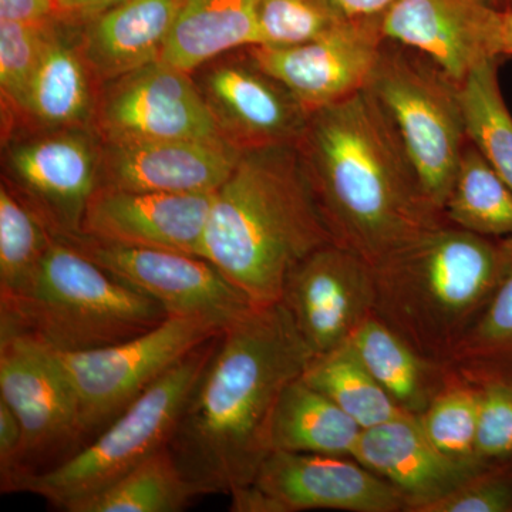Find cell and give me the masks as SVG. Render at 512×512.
Returning a JSON list of instances; mask_svg holds the SVG:
<instances>
[{
	"label": "cell",
	"instance_id": "1",
	"mask_svg": "<svg viewBox=\"0 0 512 512\" xmlns=\"http://www.w3.org/2000/svg\"><path fill=\"white\" fill-rule=\"evenodd\" d=\"M313 357L282 302L255 306L222 330L168 444L198 497L254 483L271 454L276 403Z\"/></svg>",
	"mask_w": 512,
	"mask_h": 512
},
{
	"label": "cell",
	"instance_id": "2",
	"mask_svg": "<svg viewBox=\"0 0 512 512\" xmlns=\"http://www.w3.org/2000/svg\"><path fill=\"white\" fill-rule=\"evenodd\" d=\"M296 146L333 241L370 265L447 222L369 90L313 111Z\"/></svg>",
	"mask_w": 512,
	"mask_h": 512
},
{
	"label": "cell",
	"instance_id": "3",
	"mask_svg": "<svg viewBox=\"0 0 512 512\" xmlns=\"http://www.w3.org/2000/svg\"><path fill=\"white\" fill-rule=\"evenodd\" d=\"M296 144L247 148L215 191L201 258L255 306L281 302L286 279L332 244Z\"/></svg>",
	"mask_w": 512,
	"mask_h": 512
},
{
	"label": "cell",
	"instance_id": "4",
	"mask_svg": "<svg viewBox=\"0 0 512 512\" xmlns=\"http://www.w3.org/2000/svg\"><path fill=\"white\" fill-rule=\"evenodd\" d=\"M504 262V238L444 222L373 265V313L423 355L448 363L493 295Z\"/></svg>",
	"mask_w": 512,
	"mask_h": 512
},
{
	"label": "cell",
	"instance_id": "5",
	"mask_svg": "<svg viewBox=\"0 0 512 512\" xmlns=\"http://www.w3.org/2000/svg\"><path fill=\"white\" fill-rule=\"evenodd\" d=\"M168 318L160 303L55 237L25 292L0 299V333H15L59 353L126 342Z\"/></svg>",
	"mask_w": 512,
	"mask_h": 512
},
{
	"label": "cell",
	"instance_id": "6",
	"mask_svg": "<svg viewBox=\"0 0 512 512\" xmlns=\"http://www.w3.org/2000/svg\"><path fill=\"white\" fill-rule=\"evenodd\" d=\"M218 336L168 370L73 457L45 473L23 477L12 493L37 495L57 510L73 512L77 505L167 448Z\"/></svg>",
	"mask_w": 512,
	"mask_h": 512
},
{
	"label": "cell",
	"instance_id": "7",
	"mask_svg": "<svg viewBox=\"0 0 512 512\" xmlns=\"http://www.w3.org/2000/svg\"><path fill=\"white\" fill-rule=\"evenodd\" d=\"M366 89L389 114L441 212L470 143L461 83L430 57L384 40Z\"/></svg>",
	"mask_w": 512,
	"mask_h": 512
},
{
	"label": "cell",
	"instance_id": "8",
	"mask_svg": "<svg viewBox=\"0 0 512 512\" xmlns=\"http://www.w3.org/2000/svg\"><path fill=\"white\" fill-rule=\"evenodd\" d=\"M222 330L197 316H168L156 328L117 345L56 352L76 400L84 446L168 370Z\"/></svg>",
	"mask_w": 512,
	"mask_h": 512
},
{
	"label": "cell",
	"instance_id": "9",
	"mask_svg": "<svg viewBox=\"0 0 512 512\" xmlns=\"http://www.w3.org/2000/svg\"><path fill=\"white\" fill-rule=\"evenodd\" d=\"M0 399L22 424L23 451L10 494L23 477L52 470L84 447L72 387L56 352L42 343L0 333Z\"/></svg>",
	"mask_w": 512,
	"mask_h": 512
},
{
	"label": "cell",
	"instance_id": "10",
	"mask_svg": "<svg viewBox=\"0 0 512 512\" xmlns=\"http://www.w3.org/2000/svg\"><path fill=\"white\" fill-rule=\"evenodd\" d=\"M234 512H407L402 491L352 457L272 451L254 483L229 495Z\"/></svg>",
	"mask_w": 512,
	"mask_h": 512
},
{
	"label": "cell",
	"instance_id": "11",
	"mask_svg": "<svg viewBox=\"0 0 512 512\" xmlns=\"http://www.w3.org/2000/svg\"><path fill=\"white\" fill-rule=\"evenodd\" d=\"M59 238L72 242L124 284L160 303L168 316H197L225 329L255 308L244 293L201 256L123 247L86 235Z\"/></svg>",
	"mask_w": 512,
	"mask_h": 512
},
{
	"label": "cell",
	"instance_id": "12",
	"mask_svg": "<svg viewBox=\"0 0 512 512\" xmlns=\"http://www.w3.org/2000/svg\"><path fill=\"white\" fill-rule=\"evenodd\" d=\"M96 120L106 143L222 137L191 73L161 60L107 82Z\"/></svg>",
	"mask_w": 512,
	"mask_h": 512
},
{
	"label": "cell",
	"instance_id": "13",
	"mask_svg": "<svg viewBox=\"0 0 512 512\" xmlns=\"http://www.w3.org/2000/svg\"><path fill=\"white\" fill-rule=\"evenodd\" d=\"M281 302L313 355H325L346 345L375 312L373 266L332 242L292 269Z\"/></svg>",
	"mask_w": 512,
	"mask_h": 512
},
{
	"label": "cell",
	"instance_id": "14",
	"mask_svg": "<svg viewBox=\"0 0 512 512\" xmlns=\"http://www.w3.org/2000/svg\"><path fill=\"white\" fill-rule=\"evenodd\" d=\"M382 20L350 18L311 42L247 50L264 72L313 113L366 89L384 42Z\"/></svg>",
	"mask_w": 512,
	"mask_h": 512
},
{
	"label": "cell",
	"instance_id": "15",
	"mask_svg": "<svg viewBox=\"0 0 512 512\" xmlns=\"http://www.w3.org/2000/svg\"><path fill=\"white\" fill-rule=\"evenodd\" d=\"M101 151L82 128L13 144L8 184L55 237L82 234L87 202L99 187Z\"/></svg>",
	"mask_w": 512,
	"mask_h": 512
},
{
	"label": "cell",
	"instance_id": "16",
	"mask_svg": "<svg viewBox=\"0 0 512 512\" xmlns=\"http://www.w3.org/2000/svg\"><path fill=\"white\" fill-rule=\"evenodd\" d=\"M207 64L197 84L222 137L242 150L298 144L311 113L254 62L247 47L244 56Z\"/></svg>",
	"mask_w": 512,
	"mask_h": 512
},
{
	"label": "cell",
	"instance_id": "17",
	"mask_svg": "<svg viewBox=\"0 0 512 512\" xmlns=\"http://www.w3.org/2000/svg\"><path fill=\"white\" fill-rule=\"evenodd\" d=\"M214 195L97 187L87 202L80 235L123 247L201 256Z\"/></svg>",
	"mask_w": 512,
	"mask_h": 512
},
{
	"label": "cell",
	"instance_id": "18",
	"mask_svg": "<svg viewBox=\"0 0 512 512\" xmlns=\"http://www.w3.org/2000/svg\"><path fill=\"white\" fill-rule=\"evenodd\" d=\"M242 153L224 137L106 143L99 187L171 194L215 192Z\"/></svg>",
	"mask_w": 512,
	"mask_h": 512
},
{
	"label": "cell",
	"instance_id": "19",
	"mask_svg": "<svg viewBox=\"0 0 512 512\" xmlns=\"http://www.w3.org/2000/svg\"><path fill=\"white\" fill-rule=\"evenodd\" d=\"M501 13L488 0H399L383 16L382 33L463 83L481 63L498 57Z\"/></svg>",
	"mask_w": 512,
	"mask_h": 512
},
{
	"label": "cell",
	"instance_id": "20",
	"mask_svg": "<svg viewBox=\"0 0 512 512\" xmlns=\"http://www.w3.org/2000/svg\"><path fill=\"white\" fill-rule=\"evenodd\" d=\"M352 458L402 491L407 512H419L484 467L441 453L410 414L362 430Z\"/></svg>",
	"mask_w": 512,
	"mask_h": 512
},
{
	"label": "cell",
	"instance_id": "21",
	"mask_svg": "<svg viewBox=\"0 0 512 512\" xmlns=\"http://www.w3.org/2000/svg\"><path fill=\"white\" fill-rule=\"evenodd\" d=\"M178 8L180 0H120L80 23L93 76L107 83L160 60Z\"/></svg>",
	"mask_w": 512,
	"mask_h": 512
},
{
	"label": "cell",
	"instance_id": "22",
	"mask_svg": "<svg viewBox=\"0 0 512 512\" xmlns=\"http://www.w3.org/2000/svg\"><path fill=\"white\" fill-rule=\"evenodd\" d=\"M348 343L384 392L410 416H420L457 376L448 363L423 355L375 313Z\"/></svg>",
	"mask_w": 512,
	"mask_h": 512
},
{
	"label": "cell",
	"instance_id": "23",
	"mask_svg": "<svg viewBox=\"0 0 512 512\" xmlns=\"http://www.w3.org/2000/svg\"><path fill=\"white\" fill-rule=\"evenodd\" d=\"M70 20L50 22L45 47L30 84L25 113L55 130L82 128L94 114L89 66L79 42L70 39Z\"/></svg>",
	"mask_w": 512,
	"mask_h": 512
},
{
	"label": "cell",
	"instance_id": "24",
	"mask_svg": "<svg viewBox=\"0 0 512 512\" xmlns=\"http://www.w3.org/2000/svg\"><path fill=\"white\" fill-rule=\"evenodd\" d=\"M261 0H180L161 62L192 73L234 49L255 45Z\"/></svg>",
	"mask_w": 512,
	"mask_h": 512
},
{
	"label": "cell",
	"instance_id": "25",
	"mask_svg": "<svg viewBox=\"0 0 512 512\" xmlns=\"http://www.w3.org/2000/svg\"><path fill=\"white\" fill-rule=\"evenodd\" d=\"M362 427L301 377L285 387L272 416V451L353 457Z\"/></svg>",
	"mask_w": 512,
	"mask_h": 512
},
{
	"label": "cell",
	"instance_id": "26",
	"mask_svg": "<svg viewBox=\"0 0 512 512\" xmlns=\"http://www.w3.org/2000/svg\"><path fill=\"white\" fill-rule=\"evenodd\" d=\"M443 215L448 224L487 238H512V188L468 143Z\"/></svg>",
	"mask_w": 512,
	"mask_h": 512
},
{
	"label": "cell",
	"instance_id": "27",
	"mask_svg": "<svg viewBox=\"0 0 512 512\" xmlns=\"http://www.w3.org/2000/svg\"><path fill=\"white\" fill-rule=\"evenodd\" d=\"M500 281L478 318L448 360L471 383L491 377L512 379V238H504Z\"/></svg>",
	"mask_w": 512,
	"mask_h": 512
},
{
	"label": "cell",
	"instance_id": "28",
	"mask_svg": "<svg viewBox=\"0 0 512 512\" xmlns=\"http://www.w3.org/2000/svg\"><path fill=\"white\" fill-rule=\"evenodd\" d=\"M302 379L332 400L362 430L407 414L384 392L349 343L313 357Z\"/></svg>",
	"mask_w": 512,
	"mask_h": 512
},
{
	"label": "cell",
	"instance_id": "29",
	"mask_svg": "<svg viewBox=\"0 0 512 512\" xmlns=\"http://www.w3.org/2000/svg\"><path fill=\"white\" fill-rule=\"evenodd\" d=\"M197 497L167 447L73 512H180Z\"/></svg>",
	"mask_w": 512,
	"mask_h": 512
},
{
	"label": "cell",
	"instance_id": "30",
	"mask_svg": "<svg viewBox=\"0 0 512 512\" xmlns=\"http://www.w3.org/2000/svg\"><path fill=\"white\" fill-rule=\"evenodd\" d=\"M500 59L487 60L461 83L468 140L512 188V116L498 80Z\"/></svg>",
	"mask_w": 512,
	"mask_h": 512
},
{
	"label": "cell",
	"instance_id": "31",
	"mask_svg": "<svg viewBox=\"0 0 512 512\" xmlns=\"http://www.w3.org/2000/svg\"><path fill=\"white\" fill-rule=\"evenodd\" d=\"M55 241L46 222L8 184L0 187V299L15 298L35 281Z\"/></svg>",
	"mask_w": 512,
	"mask_h": 512
},
{
	"label": "cell",
	"instance_id": "32",
	"mask_svg": "<svg viewBox=\"0 0 512 512\" xmlns=\"http://www.w3.org/2000/svg\"><path fill=\"white\" fill-rule=\"evenodd\" d=\"M478 397L477 384L457 375L417 416L421 430L441 453L473 466H481L476 458Z\"/></svg>",
	"mask_w": 512,
	"mask_h": 512
},
{
	"label": "cell",
	"instance_id": "33",
	"mask_svg": "<svg viewBox=\"0 0 512 512\" xmlns=\"http://www.w3.org/2000/svg\"><path fill=\"white\" fill-rule=\"evenodd\" d=\"M338 0H261L254 46L301 45L345 25Z\"/></svg>",
	"mask_w": 512,
	"mask_h": 512
},
{
	"label": "cell",
	"instance_id": "34",
	"mask_svg": "<svg viewBox=\"0 0 512 512\" xmlns=\"http://www.w3.org/2000/svg\"><path fill=\"white\" fill-rule=\"evenodd\" d=\"M52 20L40 25L0 22V87L3 99L20 113H25Z\"/></svg>",
	"mask_w": 512,
	"mask_h": 512
},
{
	"label": "cell",
	"instance_id": "35",
	"mask_svg": "<svg viewBox=\"0 0 512 512\" xmlns=\"http://www.w3.org/2000/svg\"><path fill=\"white\" fill-rule=\"evenodd\" d=\"M477 384L476 458L481 466L512 460V379L491 377Z\"/></svg>",
	"mask_w": 512,
	"mask_h": 512
},
{
	"label": "cell",
	"instance_id": "36",
	"mask_svg": "<svg viewBox=\"0 0 512 512\" xmlns=\"http://www.w3.org/2000/svg\"><path fill=\"white\" fill-rule=\"evenodd\" d=\"M419 512H512V460L481 467Z\"/></svg>",
	"mask_w": 512,
	"mask_h": 512
},
{
	"label": "cell",
	"instance_id": "37",
	"mask_svg": "<svg viewBox=\"0 0 512 512\" xmlns=\"http://www.w3.org/2000/svg\"><path fill=\"white\" fill-rule=\"evenodd\" d=\"M22 451V424L8 403L0 399V485L2 490L18 473Z\"/></svg>",
	"mask_w": 512,
	"mask_h": 512
},
{
	"label": "cell",
	"instance_id": "38",
	"mask_svg": "<svg viewBox=\"0 0 512 512\" xmlns=\"http://www.w3.org/2000/svg\"><path fill=\"white\" fill-rule=\"evenodd\" d=\"M56 16L55 0H0V22L40 25Z\"/></svg>",
	"mask_w": 512,
	"mask_h": 512
},
{
	"label": "cell",
	"instance_id": "39",
	"mask_svg": "<svg viewBox=\"0 0 512 512\" xmlns=\"http://www.w3.org/2000/svg\"><path fill=\"white\" fill-rule=\"evenodd\" d=\"M120 0H55L60 18L83 23Z\"/></svg>",
	"mask_w": 512,
	"mask_h": 512
},
{
	"label": "cell",
	"instance_id": "40",
	"mask_svg": "<svg viewBox=\"0 0 512 512\" xmlns=\"http://www.w3.org/2000/svg\"><path fill=\"white\" fill-rule=\"evenodd\" d=\"M399 0H338L349 18H383Z\"/></svg>",
	"mask_w": 512,
	"mask_h": 512
},
{
	"label": "cell",
	"instance_id": "41",
	"mask_svg": "<svg viewBox=\"0 0 512 512\" xmlns=\"http://www.w3.org/2000/svg\"><path fill=\"white\" fill-rule=\"evenodd\" d=\"M497 53L498 57L512 56V12L501 13Z\"/></svg>",
	"mask_w": 512,
	"mask_h": 512
},
{
	"label": "cell",
	"instance_id": "42",
	"mask_svg": "<svg viewBox=\"0 0 512 512\" xmlns=\"http://www.w3.org/2000/svg\"><path fill=\"white\" fill-rule=\"evenodd\" d=\"M500 12H512V0H488Z\"/></svg>",
	"mask_w": 512,
	"mask_h": 512
}]
</instances>
